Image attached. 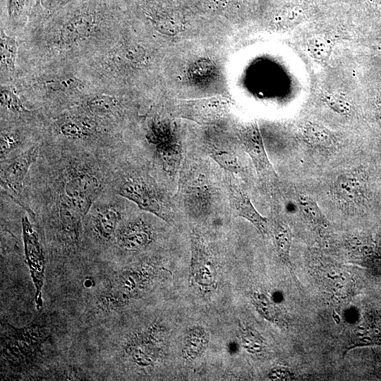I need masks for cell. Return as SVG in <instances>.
Returning <instances> with one entry per match:
<instances>
[{
    "label": "cell",
    "mask_w": 381,
    "mask_h": 381,
    "mask_svg": "<svg viewBox=\"0 0 381 381\" xmlns=\"http://www.w3.org/2000/svg\"><path fill=\"white\" fill-rule=\"evenodd\" d=\"M123 0H79L20 37L18 64L81 62L111 43L126 23Z\"/></svg>",
    "instance_id": "obj_1"
},
{
    "label": "cell",
    "mask_w": 381,
    "mask_h": 381,
    "mask_svg": "<svg viewBox=\"0 0 381 381\" xmlns=\"http://www.w3.org/2000/svg\"><path fill=\"white\" fill-rule=\"evenodd\" d=\"M26 102L71 108L102 90L79 62L45 61L18 64L11 83Z\"/></svg>",
    "instance_id": "obj_2"
},
{
    "label": "cell",
    "mask_w": 381,
    "mask_h": 381,
    "mask_svg": "<svg viewBox=\"0 0 381 381\" xmlns=\"http://www.w3.org/2000/svg\"><path fill=\"white\" fill-rule=\"evenodd\" d=\"M157 268L150 263H140L116 273L100 298L105 309H116L140 297L155 277Z\"/></svg>",
    "instance_id": "obj_3"
},
{
    "label": "cell",
    "mask_w": 381,
    "mask_h": 381,
    "mask_svg": "<svg viewBox=\"0 0 381 381\" xmlns=\"http://www.w3.org/2000/svg\"><path fill=\"white\" fill-rule=\"evenodd\" d=\"M49 335L46 329L38 325L23 328L8 327L1 335L4 358L14 365H26L35 360Z\"/></svg>",
    "instance_id": "obj_4"
},
{
    "label": "cell",
    "mask_w": 381,
    "mask_h": 381,
    "mask_svg": "<svg viewBox=\"0 0 381 381\" xmlns=\"http://www.w3.org/2000/svg\"><path fill=\"white\" fill-rule=\"evenodd\" d=\"M191 260L189 282L201 292L212 291L217 286V271L212 255L201 234L191 235Z\"/></svg>",
    "instance_id": "obj_5"
},
{
    "label": "cell",
    "mask_w": 381,
    "mask_h": 381,
    "mask_svg": "<svg viewBox=\"0 0 381 381\" xmlns=\"http://www.w3.org/2000/svg\"><path fill=\"white\" fill-rule=\"evenodd\" d=\"M118 193L135 203L140 209L172 223L171 210L158 193L138 178H128L119 186Z\"/></svg>",
    "instance_id": "obj_6"
},
{
    "label": "cell",
    "mask_w": 381,
    "mask_h": 381,
    "mask_svg": "<svg viewBox=\"0 0 381 381\" xmlns=\"http://www.w3.org/2000/svg\"><path fill=\"white\" fill-rule=\"evenodd\" d=\"M22 229L25 260L35 288L36 307L40 308L42 304V289L44 279L45 258L37 233L27 216L22 219Z\"/></svg>",
    "instance_id": "obj_7"
},
{
    "label": "cell",
    "mask_w": 381,
    "mask_h": 381,
    "mask_svg": "<svg viewBox=\"0 0 381 381\" xmlns=\"http://www.w3.org/2000/svg\"><path fill=\"white\" fill-rule=\"evenodd\" d=\"M161 333V328L155 325L134 335L125 346L126 355L139 366L155 365L162 354Z\"/></svg>",
    "instance_id": "obj_8"
},
{
    "label": "cell",
    "mask_w": 381,
    "mask_h": 381,
    "mask_svg": "<svg viewBox=\"0 0 381 381\" xmlns=\"http://www.w3.org/2000/svg\"><path fill=\"white\" fill-rule=\"evenodd\" d=\"M333 192L337 200L346 205H363L368 196L367 172L358 168L341 174L334 183Z\"/></svg>",
    "instance_id": "obj_9"
},
{
    "label": "cell",
    "mask_w": 381,
    "mask_h": 381,
    "mask_svg": "<svg viewBox=\"0 0 381 381\" xmlns=\"http://www.w3.org/2000/svg\"><path fill=\"white\" fill-rule=\"evenodd\" d=\"M224 183L230 205L235 214L247 219L262 236H267L270 233L268 219L257 211L250 198L234 179L233 174L226 171Z\"/></svg>",
    "instance_id": "obj_10"
},
{
    "label": "cell",
    "mask_w": 381,
    "mask_h": 381,
    "mask_svg": "<svg viewBox=\"0 0 381 381\" xmlns=\"http://www.w3.org/2000/svg\"><path fill=\"white\" fill-rule=\"evenodd\" d=\"M123 91L99 90L87 95L73 107L93 117L111 121L123 110Z\"/></svg>",
    "instance_id": "obj_11"
},
{
    "label": "cell",
    "mask_w": 381,
    "mask_h": 381,
    "mask_svg": "<svg viewBox=\"0 0 381 381\" xmlns=\"http://www.w3.org/2000/svg\"><path fill=\"white\" fill-rule=\"evenodd\" d=\"M147 139L155 147L166 170L174 171L181 159V150L169 128L161 121H152L149 125Z\"/></svg>",
    "instance_id": "obj_12"
},
{
    "label": "cell",
    "mask_w": 381,
    "mask_h": 381,
    "mask_svg": "<svg viewBox=\"0 0 381 381\" xmlns=\"http://www.w3.org/2000/svg\"><path fill=\"white\" fill-rule=\"evenodd\" d=\"M242 142L245 150L253 161L259 178L270 188H274L277 184V174L268 159L257 128L252 126L245 131Z\"/></svg>",
    "instance_id": "obj_13"
},
{
    "label": "cell",
    "mask_w": 381,
    "mask_h": 381,
    "mask_svg": "<svg viewBox=\"0 0 381 381\" xmlns=\"http://www.w3.org/2000/svg\"><path fill=\"white\" fill-rule=\"evenodd\" d=\"M34 0H4L1 26L8 33L22 36L26 30Z\"/></svg>",
    "instance_id": "obj_14"
},
{
    "label": "cell",
    "mask_w": 381,
    "mask_h": 381,
    "mask_svg": "<svg viewBox=\"0 0 381 381\" xmlns=\"http://www.w3.org/2000/svg\"><path fill=\"white\" fill-rule=\"evenodd\" d=\"M0 32V84L12 83L18 68L20 37L8 33L2 26Z\"/></svg>",
    "instance_id": "obj_15"
},
{
    "label": "cell",
    "mask_w": 381,
    "mask_h": 381,
    "mask_svg": "<svg viewBox=\"0 0 381 381\" xmlns=\"http://www.w3.org/2000/svg\"><path fill=\"white\" fill-rule=\"evenodd\" d=\"M39 147L34 146L14 157L1 170V183L7 189L13 192L22 186L25 176L35 161Z\"/></svg>",
    "instance_id": "obj_16"
},
{
    "label": "cell",
    "mask_w": 381,
    "mask_h": 381,
    "mask_svg": "<svg viewBox=\"0 0 381 381\" xmlns=\"http://www.w3.org/2000/svg\"><path fill=\"white\" fill-rule=\"evenodd\" d=\"M99 188L100 184L96 178L87 174H78L66 182L64 194L88 212Z\"/></svg>",
    "instance_id": "obj_17"
},
{
    "label": "cell",
    "mask_w": 381,
    "mask_h": 381,
    "mask_svg": "<svg viewBox=\"0 0 381 381\" xmlns=\"http://www.w3.org/2000/svg\"><path fill=\"white\" fill-rule=\"evenodd\" d=\"M119 245L128 250H140L152 241V232L143 220L136 219L125 223L116 234Z\"/></svg>",
    "instance_id": "obj_18"
},
{
    "label": "cell",
    "mask_w": 381,
    "mask_h": 381,
    "mask_svg": "<svg viewBox=\"0 0 381 381\" xmlns=\"http://www.w3.org/2000/svg\"><path fill=\"white\" fill-rule=\"evenodd\" d=\"M59 207L62 230L73 243H77L82 220L86 214L64 195L61 197Z\"/></svg>",
    "instance_id": "obj_19"
},
{
    "label": "cell",
    "mask_w": 381,
    "mask_h": 381,
    "mask_svg": "<svg viewBox=\"0 0 381 381\" xmlns=\"http://www.w3.org/2000/svg\"><path fill=\"white\" fill-rule=\"evenodd\" d=\"M350 338L346 351L358 346H381V317L377 315L368 316Z\"/></svg>",
    "instance_id": "obj_20"
},
{
    "label": "cell",
    "mask_w": 381,
    "mask_h": 381,
    "mask_svg": "<svg viewBox=\"0 0 381 381\" xmlns=\"http://www.w3.org/2000/svg\"><path fill=\"white\" fill-rule=\"evenodd\" d=\"M77 1L79 0H34L25 32L44 24L64 8Z\"/></svg>",
    "instance_id": "obj_21"
},
{
    "label": "cell",
    "mask_w": 381,
    "mask_h": 381,
    "mask_svg": "<svg viewBox=\"0 0 381 381\" xmlns=\"http://www.w3.org/2000/svg\"><path fill=\"white\" fill-rule=\"evenodd\" d=\"M121 214L116 207L108 205L97 209L92 216L95 231L102 239L109 241L116 236Z\"/></svg>",
    "instance_id": "obj_22"
},
{
    "label": "cell",
    "mask_w": 381,
    "mask_h": 381,
    "mask_svg": "<svg viewBox=\"0 0 381 381\" xmlns=\"http://www.w3.org/2000/svg\"><path fill=\"white\" fill-rule=\"evenodd\" d=\"M0 100L1 113L16 119H23L32 111L11 83L0 84Z\"/></svg>",
    "instance_id": "obj_23"
},
{
    "label": "cell",
    "mask_w": 381,
    "mask_h": 381,
    "mask_svg": "<svg viewBox=\"0 0 381 381\" xmlns=\"http://www.w3.org/2000/svg\"><path fill=\"white\" fill-rule=\"evenodd\" d=\"M209 341V333L204 327L196 325L190 327L185 337L183 357L190 361L200 357L206 350Z\"/></svg>",
    "instance_id": "obj_24"
},
{
    "label": "cell",
    "mask_w": 381,
    "mask_h": 381,
    "mask_svg": "<svg viewBox=\"0 0 381 381\" xmlns=\"http://www.w3.org/2000/svg\"><path fill=\"white\" fill-rule=\"evenodd\" d=\"M270 232L272 235L277 253L281 261L291 267L290 250L292 241V234L290 228L282 220L274 218L270 226Z\"/></svg>",
    "instance_id": "obj_25"
},
{
    "label": "cell",
    "mask_w": 381,
    "mask_h": 381,
    "mask_svg": "<svg viewBox=\"0 0 381 381\" xmlns=\"http://www.w3.org/2000/svg\"><path fill=\"white\" fill-rule=\"evenodd\" d=\"M301 131L305 140L316 147L329 150L335 145L334 135L319 123L307 122L302 126Z\"/></svg>",
    "instance_id": "obj_26"
},
{
    "label": "cell",
    "mask_w": 381,
    "mask_h": 381,
    "mask_svg": "<svg viewBox=\"0 0 381 381\" xmlns=\"http://www.w3.org/2000/svg\"><path fill=\"white\" fill-rule=\"evenodd\" d=\"M205 149L207 154L225 171L231 174L241 172V164L233 150L212 143L207 144Z\"/></svg>",
    "instance_id": "obj_27"
},
{
    "label": "cell",
    "mask_w": 381,
    "mask_h": 381,
    "mask_svg": "<svg viewBox=\"0 0 381 381\" xmlns=\"http://www.w3.org/2000/svg\"><path fill=\"white\" fill-rule=\"evenodd\" d=\"M250 300L258 313L266 320L274 323L281 322L280 311L266 293L253 292L250 294Z\"/></svg>",
    "instance_id": "obj_28"
},
{
    "label": "cell",
    "mask_w": 381,
    "mask_h": 381,
    "mask_svg": "<svg viewBox=\"0 0 381 381\" xmlns=\"http://www.w3.org/2000/svg\"><path fill=\"white\" fill-rule=\"evenodd\" d=\"M238 329L242 346L248 353L260 355L265 351V339L256 329L241 322Z\"/></svg>",
    "instance_id": "obj_29"
},
{
    "label": "cell",
    "mask_w": 381,
    "mask_h": 381,
    "mask_svg": "<svg viewBox=\"0 0 381 381\" xmlns=\"http://www.w3.org/2000/svg\"><path fill=\"white\" fill-rule=\"evenodd\" d=\"M299 205L301 212L305 217L310 223L320 227L325 228L327 226V221L319 206L308 195H301L299 198Z\"/></svg>",
    "instance_id": "obj_30"
},
{
    "label": "cell",
    "mask_w": 381,
    "mask_h": 381,
    "mask_svg": "<svg viewBox=\"0 0 381 381\" xmlns=\"http://www.w3.org/2000/svg\"><path fill=\"white\" fill-rule=\"evenodd\" d=\"M308 48L312 56L320 61L326 60L331 51L329 42L323 37L314 36L308 40Z\"/></svg>",
    "instance_id": "obj_31"
},
{
    "label": "cell",
    "mask_w": 381,
    "mask_h": 381,
    "mask_svg": "<svg viewBox=\"0 0 381 381\" xmlns=\"http://www.w3.org/2000/svg\"><path fill=\"white\" fill-rule=\"evenodd\" d=\"M20 135L16 130L1 128V157L13 150L20 143Z\"/></svg>",
    "instance_id": "obj_32"
},
{
    "label": "cell",
    "mask_w": 381,
    "mask_h": 381,
    "mask_svg": "<svg viewBox=\"0 0 381 381\" xmlns=\"http://www.w3.org/2000/svg\"><path fill=\"white\" fill-rule=\"evenodd\" d=\"M324 99L327 104L338 114H349L351 111L350 103L341 97L326 94Z\"/></svg>",
    "instance_id": "obj_33"
},
{
    "label": "cell",
    "mask_w": 381,
    "mask_h": 381,
    "mask_svg": "<svg viewBox=\"0 0 381 381\" xmlns=\"http://www.w3.org/2000/svg\"><path fill=\"white\" fill-rule=\"evenodd\" d=\"M376 116H377L378 123L380 124L381 127V102L377 104Z\"/></svg>",
    "instance_id": "obj_34"
}]
</instances>
